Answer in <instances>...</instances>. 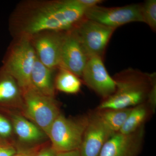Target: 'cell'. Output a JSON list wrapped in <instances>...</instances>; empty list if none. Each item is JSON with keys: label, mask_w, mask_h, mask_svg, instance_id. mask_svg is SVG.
Masks as SVG:
<instances>
[{"label": "cell", "mask_w": 156, "mask_h": 156, "mask_svg": "<svg viewBox=\"0 0 156 156\" xmlns=\"http://www.w3.org/2000/svg\"><path fill=\"white\" fill-rule=\"evenodd\" d=\"M36 58L30 38L17 37L8 49L2 67L14 78L22 91L32 87L31 73Z\"/></svg>", "instance_id": "3957f363"}, {"label": "cell", "mask_w": 156, "mask_h": 156, "mask_svg": "<svg viewBox=\"0 0 156 156\" xmlns=\"http://www.w3.org/2000/svg\"><path fill=\"white\" fill-rule=\"evenodd\" d=\"M66 32H44L30 37L37 57L50 69L56 70L59 68Z\"/></svg>", "instance_id": "30bf717a"}, {"label": "cell", "mask_w": 156, "mask_h": 156, "mask_svg": "<svg viewBox=\"0 0 156 156\" xmlns=\"http://www.w3.org/2000/svg\"><path fill=\"white\" fill-rule=\"evenodd\" d=\"M89 120L82 145V156H98L105 143L115 133L101 119L97 111L88 114Z\"/></svg>", "instance_id": "9c48e42d"}, {"label": "cell", "mask_w": 156, "mask_h": 156, "mask_svg": "<svg viewBox=\"0 0 156 156\" xmlns=\"http://www.w3.org/2000/svg\"><path fill=\"white\" fill-rule=\"evenodd\" d=\"M73 30L89 57H103L115 29L84 18Z\"/></svg>", "instance_id": "8992f818"}, {"label": "cell", "mask_w": 156, "mask_h": 156, "mask_svg": "<svg viewBox=\"0 0 156 156\" xmlns=\"http://www.w3.org/2000/svg\"><path fill=\"white\" fill-rule=\"evenodd\" d=\"M17 153L13 147L0 144V156H13Z\"/></svg>", "instance_id": "44dd1931"}, {"label": "cell", "mask_w": 156, "mask_h": 156, "mask_svg": "<svg viewBox=\"0 0 156 156\" xmlns=\"http://www.w3.org/2000/svg\"><path fill=\"white\" fill-rule=\"evenodd\" d=\"M116 85L114 93L103 100L97 109L133 107L147 102L156 85V74H149L129 68L113 77Z\"/></svg>", "instance_id": "7a4b0ae2"}, {"label": "cell", "mask_w": 156, "mask_h": 156, "mask_svg": "<svg viewBox=\"0 0 156 156\" xmlns=\"http://www.w3.org/2000/svg\"><path fill=\"white\" fill-rule=\"evenodd\" d=\"M54 81L55 89L68 94H76L80 91L82 83L80 78L67 70L58 68Z\"/></svg>", "instance_id": "ac0fdd59"}, {"label": "cell", "mask_w": 156, "mask_h": 156, "mask_svg": "<svg viewBox=\"0 0 156 156\" xmlns=\"http://www.w3.org/2000/svg\"><path fill=\"white\" fill-rule=\"evenodd\" d=\"M55 70L47 67L37 56L31 73L32 87L41 94L54 97L55 87L53 73Z\"/></svg>", "instance_id": "4fadbf2b"}, {"label": "cell", "mask_w": 156, "mask_h": 156, "mask_svg": "<svg viewBox=\"0 0 156 156\" xmlns=\"http://www.w3.org/2000/svg\"><path fill=\"white\" fill-rule=\"evenodd\" d=\"M85 18L115 29L131 22H143L141 5L138 4L115 8L97 5L86 10Z\"/></svg>", "instance_id": "52a82bcc"}, {"label": "cell", "mask_w": 156, "mask_h": 156, "mask_svg": "<svg viewBox=\"0 0 156 156\" xmlns=\"http://www.w3.org/2000/svg\"><path fill=\"white\" fill-rule=\"evenodd\" d=\"M58 154V152L51 147L45 148L39 151L34 156H57Z\"/></svg>", "instance_id": "7402d4cb"}, {"label": "cell", "mask_w": 156, "mask_h": 156, "mask_svg": "<svg viewBox=\"0 0 156 156\" xmlns=\"http://www.w3.org/2000/svg\"><path fill=\"white\" fill-rule=\"evenodd\" d=\"M57 156H82L80 150H75L64 152L58 153Z\"/></svg>", "instance_id": "cb8c5ba5"}, {"label": "cell", "mask_w": 156, "mask_h": 156, "mask_svg": "<svg viewBox=\"0 0 156 156\" xmlns=\"http://www.w3.org/2000/svg\"><path fill=\"white\" fill-rule=\"evenodd\" d=\"M22 97V91L14 78L2 68H0V103L19 101Z\"/></svg>", "instance_id": "2e32d148"}, {"label": "cell", "mask_w": 156, "mask_h": 156, "mask_svg": "<svg viewBox=\"0 0 156 156\" xmlns=\"http://www.w3.org/2000/svg\"><path fill=\"white\" fill-rule=\"evenodd\" d=\"M12 127L20 140L33 142L42 140L47 136L40 128L32 122L17 115L12 116Z\"/></svg>", "instance_id": "9a60e30c"}, {"label": "cell", "mask_w": 156, "mask_h": 156, "mask_svg": "<svg viewBox=\"0 0 156 156\" xmlns=\"http://www.w3.org/2000/svg\"><path fill=\"white\" fill-rule=\"evenodd\" d=\"M155 110L147 102L133 107L119 132L131 134L144 126L148 120L154 114Z\"/></svg>", "instance_id": "5bb4252c"}, {"label": "cell", "mask_w": 156, "mask_h": 156, "mask_svg": "<svg viewBox=\"0 0 156 156\" xmlns=\"http://www.w3.org/2000/svg\"><path fill=\"white\" fill-rule=\"evenodd\" d=\"M88 120V114L77 119H70L60 113L48 133L51 147L58 153L80 150Z\"/></svg>", "instance_id": "277c9868"}, {"label": "cell", "mask_w": 156, "mask_h": 156, "mask_svg": "<svg viewBox=\"0 0 156 156\" xmlns=\"http://www.w3.org/2000/svg\"><path fill=\"white\" fill-rule=\"evenodd\" d=\"M13 131L11 123L6 118L0 115V136L9 137Z\"/></svg>", "instance_id": "ffe728a7"}, {"label": "cell", "mask_w": 156, "mask_h": 156, "mask_svg": "<svg viewBox=\"0 0 156 156\" xmlns=\"http://www.w3.org/2000/svg\"><path fill=\"white\" fill-rule=\"evenodd\" d=\"M89 58L73 30L66 32L62 46L59 68L81 78Z\"/></svg>", "instance_id": "7c38bea8"}, {"label": "cell", "mask_w": 156, "mask_h": 156, "mask_svg": "<svg viewBox=\"0 0 156 156\" xmlns=\"http://www.w3.org/2000/svg\"><path fill=\"white\" fill-rule=\"evenodd\" d=\"M37 152L36 148L29 149L16 153L13 156H34Z\"/></svg>", "instance_id": "603a6c76"}, {"label": "cell", "mask_w": 156, "mask_h": 156, "mask_svg": "<svg viewBox=\"0 0 156 156\" xmlns=\"http://www.w3.org/2000/svg\"><path fill=\"white\" fill-rule=\"evenodd\" d=\"M87 9L79 0L25 2L11 16V32L16 37H30L44 32L69 31L85 18Z\"/></svg>", "instance_id": "6da1fadb"}, {"label": "cell", "mask_w": 156, "mask_h": 156, "mask_svg": "<svg viewBox=\"0 0 156 156\" xmlns=\"http://www.w3.org/2000/svg\"><path fill=\"white\" fill-rule=\"evenodd\" d=\"M24 114L48 136L52 124L61 113L54 97L41 94L33 88L22 91Z\"/></svg>", "instance_id": "5b68a950"}, {"label": "cell", "mask_w": 156, "mask_h": 156, "mask_svg": "<svg viewBox=\"0 0 156 156\" xmlns=\"http://www.w3.org/2000/svg\"><path fill=\"white\" fill-rule=\"evenodd\" d=\"M141 14L145 23L154 31L156 30V1L147 0L141 5Z\"/></svg>", "instance_id": "d6986e66"}, {"label": "cell", "mask_w": 156, "mask_h": 156, "mask_svg": "<svg viewBox=\"0 0 156 156\" xmlns=\"http://www.w3.org/2000/svg\"><path fill=\"white\" fill-rule=\"evenodd\" d=\"M132 108L103 109L96 110L107 126L117 133L120 131L126 122Z\"/></svg>", "instance_id": "e0dca14e"}, {"label": "cell", "mask_w": 156, "mask_h": 156, "mask_svg": "<svg viewBox=\"0 0 156 156\" xmlns=\"http://www.w3.org/2000/svg\"><path fill=\"white\" fill-rule=\"evenodd\" d=\"M81 78L87 87L103 100L115 91L114 80L109 74L100 56L89 57Z\"/></svg>", "instance_id": "ba28073f"}, {"label": "cell", "mask_w": 156, "mask_h": 156, "mask_svg": "<svg viewBox=\"0 0 156 156\" xmlns=\"http://www.w3.org/2000/svg\"><path fill=\"white\" fill-rule=\"evenodd\" d=\"M144 136V126L131 134L117 132L105 143L98 156H138Z\"/></svg>", "instance_id": "8fae6325"}]
</instances>
